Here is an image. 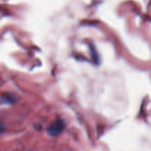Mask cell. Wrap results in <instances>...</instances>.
I'll return each mask as SVG.
<instances>
[{
	"label": "cell",
	"mask_w": 151,
	"mask_h": 151,
	"mask_svg": "<svg viewBox=\"0 0 151 151\" xmlns=\"http://www.w3.org/2000/svg\"><path fill=\"white\" fill-rule=\"evenodd\" d=\"M1 101H2V103H9L11 104L15 102V97L13 94H5L1 97Z\"/></svg>",
	"instance_id": "cell-2"
},
{
	"label": "cell",
	"mask_w": 151,
	"mask_h": 151,
	"mask_svg": "<svg viewBox=\"0 0 151 151\" xmlns=\"http://www.w3.org/2000/svg\"><path fill=\"white\" fill-rule=\"evenodd\" d=\"M64 127V121L62 119H58L50 125V126L47 129V134L51 137L58 136L63 131Z\"/></svg>",
	"instance_id": "cell-1"
}]
</instances>
